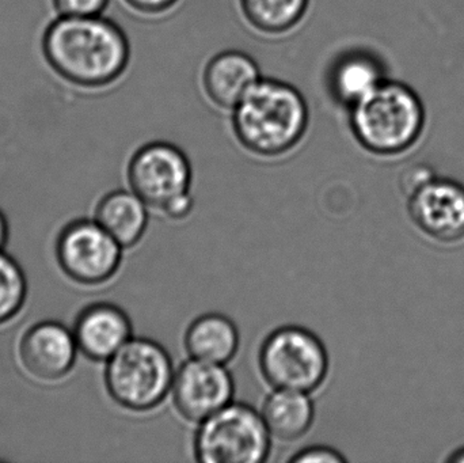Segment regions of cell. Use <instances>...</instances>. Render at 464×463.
Instances as JSON below:
<instances>
[{
    "label": "cell",
    "mask_w": 464,
    "mask_h": 463,
    "mask_svg": "<svg viewBox=\"0 0 464 463\" xmlns=\"http://www.w3.org/2000/svg\"><path fill=\"white\" fill-rule=\"evenodd\" d=\"M44 52L62 78L92 90L116 83L130 60L124 30L103 15L57 16L46 29Z\"/></svg>",
    "instance_id": "1"
},
{
    "label": "cell",
    "mask_w": 464,
    "mask_h": 463,
    "mask_svg": "<svg viewBox=\"0 0 464 463\" xmlns=\"http://www.w3.org/2000/svg\"><path fill=\"white\" fill-rule=\"evenodd\" d=\"M237 143L258 158L288 154L304 138L310 109L304 95L288 82L261 78L232 109Z\"/></svg>",
    "instance_id": "2"
},
{
    "label": "cell",
    "mask_w": 464,
    "mask_h": 463,
    "mask_svg": "<svg viewBox=\"0 0 464 463\" xmlns=\"http://www.w3.org/2000/svg\"><path fill=\"white\" fill-rule=\"evenodd\" d=\"M427 111L419 92L400 81L386 79L349 108V125L357 143L378 157L409 151L421 139Z\"/></svg>",
    "instance_id": "3"
},
{
    "label": "cell",
    "mask_w": 464,
    "mask_h": 463,
    "mask_svg": "<svg viewBox=\"0 0 464 463\" xmlns=\"http://www.w3.org/2000/svg\"><path fill=\"white\" fill-rule=\"evenodd\" d=\"M176 370L160 342L133 336L106 362V391L128 412H152L170 396Z\"/></svg>",
    "instance_id": "4"
},
{
    "label": "cell",
    "mask_w": 464,
    "mask_h": 463,
    "mask_svg": "<svg viewBox=\"0 0 464 463\" xmlns=\"http://www.w3.org/2000/svg\"><path fill=\"white\" fill-rule=\"evenodd\" d=\"M258 369L272 389L313 394L329 377V352L321 337L310 329L278 326L259 347Z\"/></svg>",
    "instance_id": "5"
},
{
    "label": "cell",
    "mask_w": 464,
    "mask_h": 463,
    "mask_svg": "<svg viewBox=\"0 0 464 463\" xmlns=\"http://www.w3.org/2000/svg\"><path fill=\"white\" fill-rule=\"evenodd\" d=\"M272 448L261 412L235 400L198 423L193 435V454L200 463H264Z\"/></svg>",
    "instance_id": "6"
},
{
    "label": "cell",
    "mask_w": 464,
    "mask_h": 463,
    "mask_svg": "<svg viewBox=\"0 0 464 463\" xmlns=\"http://www.w3.org/2000/svg\"><path fill=\"white\" fill-rule=\"evenodd\" d=\"M127 179L150 209L162 212L171 201L192 193L193 169L176 144L155 140L139 147L127 166Z\"/></svg>",
    "instance_id": "7"
},
{
    "label": "cell",
    "mask_w": 464,
    "mask_h": 463,
    "mask_svg": "<svg viewBox=\"0 0 464 463\" xmlns=\"http://www.w3.org/2000/svg\"><path fill=\"white\" fill-rule=\"evenodd\" d=\"M122 252L124 247L95 219L71 222L56 244L60 268L82 285H101L113 279L121 266Z\"/></svg>",
    "instance_id": "8"
},
{
    "label": "cell",
    "mask_w": 464,
    "mask_h": 463,
    "mask_svg": "<svg viewBox=\"0 0 464 463\" xmlns=\"http://www.w3.org/2000/svg\"><path fill=\"white\" fill-rule=\"evenodd\" d=\"M170 397L184 420L198 424L234 401V377L225 364L189 358L176 370Z\"/></svg>",
    "instance_id": "9"
},
{
    "label": "cell",
    "mask_w": 464,
    "mask_h": 463,
    "mask_svg": "<svg viewBox=\"0 0 464 463\" xmlns=\"http://www.w3.org/2000/svg\"><path fill=\"white\" fill-rule=\"evenodd\" d=\"M409 217L430 238L440 244L464 239V185L435 178L408 196Z\"/></svg>",
    "instance_id": "10"
},
{
    "label": "cell",
    "mask_w": 464,
    "mask_h": 463,
    "mask_svg": "<svg viewBox=\"0 0 464 463\" xmlns=\"http://www.w3.org/2000/svg\"><path fill=\"white\" fill-rule=\"evenodd\" d=\"M18 352L24 371L32 377L59 381L72 370L79 348L73 331L56 321H44L22 336Z\"/></svg>",
    "instance_id": "11"
},
{
    "label": "cell",
    "mask_w": 464,
    "mask_h": 463,
    "mask_svg": "<svg viewBox=\"0 0 464 463\" xmlns=\"http://www.w3.org/2000/svg\"><path fill=\"white\" fill-rule=\"evenodd\" d=\"M73 336L82 355L106 363L132 339V321L117 304H94L79 314Z\"/></svg>",
    "instance_id": "12"
},
{
    "label": "cell",
    "mask_w": 464,
    "mask_h": 463,
    "mask_svg": "<svg viewBox=\"0 0 464 463\" xmlns=\"http://www.w3.org/2000/svg\"><path fill=\"white\" fill-rule=\"evenodd\" d=\"M261 78L258 64L250 54L228 49L207 63L203 89L214 105L232 111Z\"/></svg>",
    "instance_id": "13"
},
{
    "label": "cell",
    "mask_w": 464,
    "mask_h": 463,
    "mask_svg": "<svg viewBox=\"0 0 464 463\" xmlns=\"http://www.w3.org/2000/svg\"><path fill=\"white\" fill-rule=\"evenodd\" d=\"M386 79L383 64L375 54L367 51H349L333 63L327 86L333 100L349 109Z\"/></svg>",
    "instance_id": "14"
},
{
    "label": "cell",
    "mask_w": 464,
    "mask_h": 463,
    "mask_svg": "<svg viewBox=\"0 0 464 463\" xmlns=\"http://www.w3.org/2000/svg\"><path fill=\"white\" fill-rule=\"evenodd\" d=\"M184 347L189 358L227 366L239 351V329L222 313H206L188 326Z\"/></svg>",
    "instance_id": "15"
},
{
    "label": "cell",
    "mask_w": 464,
    "mask_h": 463,
    "mask_svg": "<svg viewBox=\"0 0 464 463\" xmlns=\"http://www.w3.org/2000/svg\"><path fill=\"white\" fill-rule=\"evenodd\" d=\"M259 412L273 439L296 442L313 429L315 402L310 393L273 389L264 400Z\"/></svg>",
    "instance_id": "16"
},
{
    "label": "cell",
    "mask_w": 464,
    "mask_h": 463,
    "mask_svg": "<svg viewBox=\"0 0 464 463\" xmlns=\"http://www.w3.org/2000/svg\"><path fill=\"white\" fill-rule=\"evenodd\" d=\"M94 219L124 249H130L149 228L150 207L133 190H111L98 203Z\"/></svg>",
    "instance_id": "17"
},
{
    "label": "cell",
    "mask_w": 464,
    "mask_h": 463,
    "mask_svg": "<svg viewBox=\"0 0 464 463\" xmlns=\"http://www.w3.org/2000/svg\"><path fill=\"white\" fill-rule=\"evenodd\" d=\"M243 18L256 32L281 35L291 32L307 14L310 0H239Z\"/></svg>",
    "instance_id": "18"
},
{
    "label": "cell",
    "mask_w": 464,
    "mask_h": 463,
    "mask_svg": "<svg viewBox=\"0 0 464 463\" xmlns=\"http://www.w3.org/2000/svg\"><path fill=\"white\" fill-rule=\"evenodd\" d=\"M27 295V282L21 265L0 250V325L13 320Z\"/></svg>",
    "instance_id": "19"
},
{
    "label": "cell",
    "mask_w": 464,
    "mask_h": 463,
    "mask_svg": "<svg viewBox=\"0 0 464 463\" xmlns=\"http://www.w3.org/2000/svg\"><path fill=\"white\" fill-rule=\"evenodd\" d=\"M59 16L102 15L111 0H53Z\"/></svg>",
    "instance_id": "20"
},
{
    "label": "cell",
    "mask_w": 464,
    "mask_h": 463,
    "mask_svg": "<svg viewBox=\"0 0 464 463\" xmlns=\"http://www.w3.org/2000/svg\"><path fill=\"white\" fill-rule=\"evenodd\" d=\"M291 463H341L346 462L343 454L330 446H307L289 457Z\"/></svg>",
    "instance_id": "21"
},
{
    "label": "cell",
    "mask_w": 464,
    "mask_h": 463,
    "mask_svg": "<svg viewBox=\"0 0 464 463\" xmlns=\"http://www.w3.org/2000/svg\"><path fill=\"white\" fill-rule=\"evenodd\" d=\"M435 173L430 166L414 165L411 168L406 169L405 173L402 174L401 178V188L406 196L413 193L414 190L420 189L424 187L430 179L435 178Z\"/></svg>",
    "instance_id": "22"
},
{
    "label": "cell",
    "mask_w": 464,
    "mask_h": 463,
    "mask_svg": "<svg viewBox=\"0 0 464 463\" xmlns=\"http://www.w3.org/2000/svg\"><path fill=\"white\" fill-rule=\"evenodd\" d=\"M125 5L135 11L147 16H158L169 13L176 7L179 0H124Z\"/></svg>",
    "instance_id": "23"
},
{
    "label": "cell",
    "mask_w": 464,
    "mask_h": 463,
    "mask_svg": "<svg viewBox=\"0 0 464 463\" xmlns=\"http://www.w3.org/2000/svg\"><path fill=\"white\" fill-rule=\"evenodd\" d=\"M193 208H195V198H193L192 193H188V195L181 196V198L171 201L163 209L162 214L169 217V219L179 222V220L187 219L192 214Z\"/></svg>",
    "instance_id": "24"
},
{
    "label": "cell",
    "mask_w": 464,
    "mask_h": 463,
    "mask_svg": "<svg viewBox=\"0 0 464 463\" xmlns=\"http://www.w3.org/2000/svg\"><path fill=\"white\" fill-rule=\"evenodd\" d=\"M8 238V225L7 220H5V214L0 211V250H3V247L7 244Z\"/></svg>",
    "instance_id": "25"
},
{
    "label": "cell",
    "mask_w": 464,
    "mask_h": 463,
    "mask_svg": "<svg viewBox=\"0 0 464 463\" xmlns=\"http://www.w3.org/2000/svg\"><path fill=\"white\" fill-rule=\"evenodd\" d=\"M449 461L454 463H464V449H460L457 453L452 454V456L450 457Z\"/></svg>",
    "instance_id": "26"
}]
</instances>
